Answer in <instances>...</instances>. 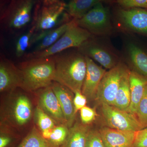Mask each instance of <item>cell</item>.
Returning <instances> with one entry per match:
<instances>
[{"instance_id": "4", "label": "cell", "mask_w": 147, "mask_h": 147, "mask_svg": "<svg viewBox=\"0 0 147 147\" xmlns=\"http://www.w3.org/2000/svg\"><path fill=\"white\" fill-rule=\"evenodd\" d=\"M18 88L8 94L4 110V121L15 127L26 125L33 115L32 105L30 98L22 90Z\"/></svg>"}, {"instance_id": "29", "label": "cell", "mask_w": 147, "mask_h": 147, "mask_svg": "<svg viewBox=\"0 0 147 147\" xmlns=\"http://www.w3.org/2000/svg\"><path fill=\"white\" fill-rule=\"evenodd\" d=\"M80 111V117L82 122L84 124L88 125L95 119L96 113L93 108L85 106Z\"/></svg>"}, {"instance_id": "13", "label": "cell", "mask_w": 147, "mask_h": 147, "mask_svg": "<svg viewBox=\"0 0 147 147\" xmlns=\"http://www.w3.org/2000/svg\"><path fill=\"white\" fill-rule=\"evenodd\" d=\"M87 70L82 92L87 100L95 99L98 88L106 70L97 65L90 58L86 57Z\"/></svg>"}, {"instance_id": "30", "label": "cell", "mask_w": 147, "mask_h": 147, "mask_svg": "<svg viewBox=\"0 0 147 147\" xmlns=\"http://www.w3.org/2000/svg\"><path fill=\"white\" fill-rule=\"evenodd\" d=\"M119 5L127 8H147V0H119Z\"/></svg>"}, {"instance_id": "5", "label": "cell", "mask_w": 147, "mask_h": 147, "mask_svg": "<svg viewBox=\"0 0 147 147\" xmlns=\"http://www.w3.org/2000/svg\"><path fill=\"white\" fill-rule=\"evenodd\" d=\"M92 37L91 33L78 26L76 20L73 19L64 34L53 45L40 52L29 53L26 58L29 59L54 56L71 47L79 48Z\"/></svg>"}, {"instance_id": "27", "label": "cell", "mask_w": 147, "mask_h": 147, "mask_svg": "<svg viewBox=\"0 0 147 147\" xmlns=\"http://www.w3.org/2000/svg\"><path fill=\"white\" fill-rule=\"evenodd\" d=\"M136 115L143 129L147 127V86L137 107Z\"/></svg>"}, {"instance_id": "22", "label": "cell", "mask_w": 147, "mask_h": 147, "mask_svg": "<svg viewBox=\"0 0 147 147\" xmlns=\"http://www.w3.org/2000/svg\"><path fill=\"white\" fill-rule=\"evenodd\" d=\"M71 21L45 32L44 36L32 52H40L53 45L64 34L70 25Z\"/></svg>"}, {"instance_id": "19", "label": "cell", "mask_w": 147, "mask_h": 147, "mask_svg": "<svg viewBox=\"0 0 147 147\" xmlns=\"http://www.w3.org/2000/svg\"><path fill=\"white\" fill-rule=\"evenodd\" d=\"M129 71L127 69L122 77L113 105L120 110L127 111L130 105L131 101Z\"/></svg>"}, {"instance_id": "25", "label": "cell", "mask_w": 147, "mask_h": 147, "mask_svg": "<svg viewBox=\"0 0 147 147\" xmlns=\"http://www.w3.org/2000/svg\"><path fill=\"white\" fill-rule=\"evenodd\" d=\"M34 118L37 125L41 131L54 128L57 123L38 105L35 110Z\"/></svg>"}, {"instance_id": "17", "label": "cell", "mask_w": 147, "mask_h": 147, "mask_svg": "<svg viewBox=\"0 0 147 147\" xmlns=\"http://www.w3.org/2000/svg\"><path fill=\"white\" fill-rule=\"evenodd\" d=\"M129 80L131 101L127 111L136 115L137 107L147 86V79L133 70L129 71Z\"/></svg>"}, {"instance_id": "7", "label": "cell", "mask_w": 147, "mask_h": 147, "mask_svg": "<svg viewBox=\"0 0 147 147\" xmlns=\"http://www.w3.org/2000/svg\"><path fill=\"white\" fill-rule=\"evenodd\" d=\"M101 105V112L107 127L122 131H137L143 129L137 117L127 111L108 105Z\"/></svg>"}, {"instance_id": "15", "label": "cell", "mask_w": 147, "mask_h": 147, "mask_svg": "<svg viewBox=\"0 0 147 147\" xmlns=\"http://www.w3.org/2000/svg\"><path fill=\"white\" fill-rule=\"evenodd\" d=\"M106 147H133L136 132L104 127L98 130Z\"/></svg>"}, {"instance_id": "18", "label": "cell", "mask_w": 147, "mask_h": 147, "mask_svg": "<svg viewBox=\"0 0 147 147\" xmlns=\"http://www.w3.org/2000/svg\"><path fill=\"white\" fill-rule=\"evenodd\" d=\"M90 129L88 125L76 122L69 128L67 138L61 147H86Z\"/></svg>"}, {"instance_id": "11", "label": "cell", "mask_w": 147, "mask_h": 147, "mask_svg": "<svg viewBox=\"0 0 147 147\" xmlns=\"http://www.w3.org/2000/svg\"><path fill=\"white\" fill-rule=\"evenodd\" d=\"M35 92L37 95L38 105L40 108L56 122L66 124L65 119L59 102L51 86L40 89Z\"/></svg>"}, {"instance_id": "31", "label": "cell", "mask_w": 147, "mask_h": 147, "mask_svg": "<svg viewBox=\"0 0 147 147\" xmlns=\"http://www.w3.org/2000/svg\"><path fill=\"white\" fill-rule=\"evenodd\" d=\"M133 147H147V127L136 132Z\"/></svg>"}, {"instance_id": "24", "label": "cell", "mask_w": 147, "mask_h": 147, "mask_svg": "<svg viewBox=\"0 0 147 147\" xmlns=\"http://www.w3.org/2000/svg\"><path fill=\"white\" fill-rule=\"evenodd\" d=\"M35 31L32 28L28 31L21 35L16 40L15 45V55L17 57L24 56L27 49L33 44V36Z\"/></svg>"}, {"instance_id": "10", "label": "cell", "mask_w": 147, "mask_h": 147, "mask_svg": "<svg viewBox=\"0 0 147 147\" xmlns=\"http://www.w3.org/2000/svg\"><path fill=\"white\" fill-rule=\"evenodd\" d=\"M78 50L84 56L96 61L107 69H111L119 63L115 55L91 38L84 42L78 48Z\"/></svg>"}, {"instance_id": "12", "label": "cell", "mask_w": 147, "mask_h": 147, "mask_svg": "<svg viewBox=\"0 0 147 147\" xmlns=\"http://www.w3.org/2000/svg\"><path fill=\"white\" fill-rule=\"evenodd\" d=\"M21 74L20 70L11 61L1 57L0 61V92L9 94L20 88Z\"/></svg>"}, {"instance_id": "16", "label": "cell", "mask_w": 147, "mask_h": 147, "mask_svg": "<svg viewBox=\"0 0 147 147\" xmlns=\"http://www.w3.org/2000/svg\"><path fill=\"white\" fill-rule=\"evenodd\" d=\"M119 16L124 25L131 30L147 34V11L142 8L121 9Z\"/></svg>"}, {"instance_id": "1", "label": "cell", "mask_w": 147, "mask_h": 147, "mask_svg": "<svg viewBox=\"0 0 147 147\" xmlns=\"http://www.w3.org/2000/svg\"><path fill=\"white\" fill-rule=\"evenodd\" d=\"M55 72L54 81L67 87L74 94L82 92L86 76V57L79 51L65 50L53 56Z\"/></svg>"}, {"instance_id": "21", "label": "cell", "mask_w": 147, "mask_h": 147, "mask_svg": "<svg viewBox=\"0 0 147 147\" xmlns=\"http://www.w3.org/2000/svg\"><path fill=\"white\" fill-rule=\"evenodd\" d=\"M98 0H72L66 3L65 12L75 20L81 19L96 4Z\"/></svg>"}, {"instance_id": "9", "label": "cell", "mask_w": 147, "mask_h": 147, "mask_svg": "<svg viewBox=\"0 0 147 147\" xmlns=\"http://www.w3.org/2000/svg\"><path fill=\"white\" fill-rule=\"evenodd\" d=\"M78 26L92 34H106L111 29L109 11L99 2L79 20H76Z\"/></svg>"}, {"instance_id": "14", "label": "cell", "mask_w": 147, "mask_h": 147, "mask_svg": "<svg viewBox=\"0 0 147 147\" xmlns=\"http://www.w3.org/2000/svg\"><path fill=\"white\" fill-rule=\"evenodd\" d=\"M50 86L59 102L66 124L70 128L74 124L76 114L74 104V93L67 87L57 82H53Z\"/></svg>"}, {"instance_id": "26", "label": "cell", "mask_w": 147, "mask_h": 147, "mask_svg": "<svg viewBox=\"0 0 147 147\" xmlns=\"http://www.w3.org/2000/svg\"><path fill=\"white\" fill-rule=\"evenodd\" d=\"M69 128L65 124H60L53 129L48 141L56 146L61 147L65 142L69 134Z\"/></svg>"}, {"instance_id": "32", "label": "cell", "mask_w": 147, "mask_h": 147, "mask_svg": "<svg viewBox=\"0 0 147 147\" xmlns=\"http://www.w3.org/2000/svg\"><path fill=\"white\" fill-rule=\"evenodd\" d=\"M87 98L81 91L76 92L74 93V104L76 113L82 108L86 106Z\"/></svg>"}, {"instance_id": "20", "label": "cell", "mask_w": 147, "mask_h": 147, "mask_svg": "<svg viewBox=\"0 0 147 147\" xmlns=\"http://www.w3.org/2000/svg\"><path fill=\"white\" fill-rule=\"evenodd\" d=\"M128 54L134 71L147 79V54L134 44L128 45Z\"/></svg>"}, {"instance_id": "3", "label": "cell", "mask_w": 147, "mask_h": 147, "mask_svg": "<svg viewBox=\"0 0 147 147\" xmlns=\"http://www.w3.org/2000/svg\"><path fill=\"white\" fill-rule=\"evenodd\" d=\"M66 5L61 0L37 1L32 27L35 32L47 31L71 21L65 12Z\"/></svg>"}, {"instance_id": "28", "label": "cell", "mask_w": 147, "mask_h": 147, "mask_svg": "<svg viewBox=\"0 0 147 147\" xmlns=\"http://www.w3.org/2000/svg\"><path fill=\"white\" fill-rule=\"evenodd\" d=\"M86 147H106L98 130L90 129Z\"/></svg>"}, {"instance_id": "6", "label": "cell", "mask_w": 147, "mask_h": 147, "mask_svg": "<svg viewBox=\"0 0 147 147\" xmlns=\"http://www.w3.org/2000/svg\"><path fill=\"white\" fill-rule=\"evenodd\" d=\"M36 1L35 0H12L9 2L1 11L2 24L9 30L23 28L31 20L32 12Z\"/></svg>"}, {"instance_id": "33", "label": "cell", "mask_w": 147, "mask_h": 147, "mask_svg": "<svg viewBox=\"0 0 147 147\" xmlns=\"http://www.w3.org/2000/svg\"><path fill=\"white\" fill-rule=\"evenodd\" d=\"M15 140V139L11 134H7L5 131L1 129L0 147H11Z\"/></svg>"}, {"instance_id": "34", "label": "cell", "mask_w": 147, "mask_h": 147, "mask_svg": "<svg viewBox=\"0 0 147 147\" xmlns=\"http://www.w3.org/2000/svg\"><path fill=\"white\" fill-rule=\"evenodd\" d=\"M53 129H47L41 131L42 132L41 134H42L43 138L47 140H49L50 137H51V134H52Z\"/></svg>"}, {"instance_id": "2", "label": "cell", "mask_w": 147, "mask_h": 147, "mask_svg": "<svg viewBox=\"0 0 147 147\" xmlns=\"http://www.w3.org/2000/svg\"><path fill=\"white\" fill-rule=\"evenodd\" d=\"M21 74L20 88L27 92H34L51 86L54 81V57L31 58L17 65Z\"/></svg>"}, {"instance_id": "8", "label": "cell", "mask_w": 147, "mask_h": 147, "mask_svg": "<svg viewBox=\"0 0 147 147\" xmlns=\"http://www.w3.org/2000/svg\"><path fill=\"white\" fill-rule=\"evenodd\" d=\"M126 69L123 64L119 63L106 71L98 86L95 100L100 104L114 105L121 79Z\"/></svg>"}, {"instance_id": "23", "label": "cell", "mask_w": 147, "mask_h": 147, "mask_svg": "<svg viewBox=\"0 0 147 147\" xmlns=\"http://www.w3.org/2000/svg\"><path fill=\"white\" fill-rule=\"evenodd\" d=\"M16 147H58L42 137L41 133L34 127Z\"/></svg>"}]
</instances>
